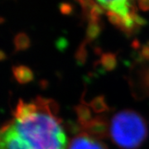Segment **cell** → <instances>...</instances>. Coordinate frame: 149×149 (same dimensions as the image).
Returning a JSON list of instances; mask_svg holds the SVG:
<instances>
[{
	"mask_svg": "<svg viewBox=\"0 0 149 149\" xmlns=\"http://www.w3.org/2000/svg\"><path fill=\"white\" fill-rule=\"evenodd\" d=\"M139 4L142 9L148 10L149 9V0H140Z\"/></svg>",
	"mask_w": 149,
	"mask_h": 149,
	"instance_id": "5b68a950",
	"label": "cell"
},
{
	"mask_svg": "<svg viewBox=\"0 0 149 149\" xmlns=\"http://www.w3.org/2000/svg\"><path fill=\"white\" fill-rule=\"evenodd\" d=\"M97 2L108 11L109 20L123 31L131 32L143 25V18L135 13L129 0H97Z\"/></svg>",
	"mask_w": 149,
	"mask_h": 149,
	"instance_id": "3957f363",
	"label": "cell"
},
{
	"mask_svg": "<svg viewBox=\"0 0 149 149\" xmlns=\"http://www.w3.org/2000/svg\"><path fill=\"white\" fill-rule=\"evenodd\" d=\"M67 146L56 105L44 98L20 100L13 118L0 128V149H66Z\"/></svg>",
	"mask_w": 149,
	"mask_h": 149,
	"instance_id": "6da1fadb",
	"label": "cell"
},
{
	"mask_svg": "<svg viewBox=\"0 0 149 149\" xmlns=\"http://www.w3.org/2000/svg\"><path fill=\"white\" fill-rule=\"evenodd\" d=\"M66 149H108L100 139L90 133H80L70 140Z\"/></svg>",
	"mask_w": 149,
	"mask_h": 149,
	"instance_id": "277c9868",
	"label": "cell"
},
{
	"mask_svg": "<svg viewBox=\"0 0 149 149\" xmlns=\"http://www.w3.org/2000/svg\"><path fill=\"white\" fill-rule=\"evenodd\" d=\"M147 136V123L136 112L123 110L114 113L109 119L104 118V138H109L122 148H139Z\"/></svg>",
	"mask_w": 149,
	"mask_h": 149,
	"instance_id": "7a4b0ae2",
	"label": "cell"
}]
</instances>
